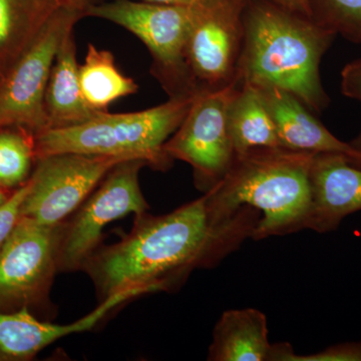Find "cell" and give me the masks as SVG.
I'll return each instance as SVG.
<instances>
[{
    "instance_id": "6da1fadb",
    "label": "cell",
    "mask_w": 361,
    "mask_h": 361,
    "mask_svg": "<svg viewBox=\"0 0 361 361\" xmlns=\"http://www.w3.org/2000/svg\"><path fill=\"white\" fill-rule=\"evenodd\" d=\"M237 245L211 229L204 195L165 215H135L129 234L99 247L82 270L102 301L130 289L154 293L169 290L194 268L210 264Z\"/></svg>"
},
{
    "instance_id": "7a4b0ae2",
    "label": "cell",
    "mask_w": 361,
    "mask_h": 361,
    "mask_svg": "<svg viewBox=\"0 0 361 361\" xmlns=\"http://www.w3.org/2000/svg\"><path fill=\"white\" fill-rule=\"evenodd\" d=\"M315 155L284 148H257L237 154L225 177L205 193L211 229L219 232L228 227L246 207L260 214L253 239L306 229Z\"/></svg>"
},
{
    "instance_id": "3957f363",
    "label": "cell",
    "mask_w": 361,
    "mask_h": 361,
    "mask_svg": "<svg viewBox=\"0 0 361 361\" xmlns=\"http://www.w3.org/2000/svg\"><path fill=\"white\" fill-rule=\"evenodd\" d=\"M276 4H257L244 13L237 80L279 87L320 113L329 104L320 63L336 35L312 18Z\"/></svg>"
},
{
    "instance_id": "277c9868",
    "label": "cell",
    "mask_w": 361,
    "mask_h": 361,
    "mask_svg": "<svg viewBox=\"0 0 361 361\" xmlns=\"http://www.w3.org/2000/svg\"><path fill=\"white\" fill-rule=\"evenodd\" d=\"M194 97H170L166 103L134 113L103 111L87 122L35 135L37 160L54 154L116 157L142 160L155 170L167 171L173 160L164 151Z\"/></svg>"
},
{
    "instance_id": "5b68a950",
    "label": "cell",
    "mask_w": 361,
    "mask_h": 361,
    "mask_svg": "<svg viewBox=\"0 0 361 361\" xmlns=\"http://www.w3.org/2000/svg\"><path fill=\"white\" fill-rule=\"evenodd\" d=\"M196 6L113 0L90 4L84 16L110 21L139 37L151 54L152 75L168 96L194 97L196 92L185 61V45Z\"/></svg>"
},
{
    "instance_id": "8992f818",
    "label": "cell",
    "mask_w": 361,
    "mask_h": 361,
    "mask_svg": "<svg viewBox=\"0 0 361 361\" xmlns=\"http://www.w3.org/2000/svg\"><path fill=\"white\" fill-rule=\"evenodd\" d=\"M146 161L127 160L111 169L97 190L68 221L59 227V271L82 270L99 247L106 225L129 214L148 212L149 206L140 187V172Z\"/></svg>"
},
{
    "instance_id": "52a82bcc",
    "label": "cell",
    "mask_w": 361,
    "mask_h": 361,
    "mask_svg": "<svg viewBox=\"0 0 361 361\" xmlns=\"http://www.w3.org/2000/svg\"><path fill=\"white\" fill-rule=\"evenodd\" d=\"M84 18L82 11L59 6L4 75L0 82V129L14 126L35 135L47 129L44 96L52 66L66 33Z\"/></svg>"
},
{
    "instance_id": "ba28073f",
    "label": "cell",
    "mask_w": 361,
    "mask_h": 361,
    "mask_svg": "<svg viewBox=\"0 0 361 361\" xmlns=\"http://www.w3.org/2000/svg\"><path fill=\"white\" fill-rule=\"evenodd\" d=\"M238 82L224 89L199 92L177 130L164 145L173 161L189 164L198 190L210 191L227 174L235 153L227 111Z\"/></svg>"
},
{
    "instance_id": "9c48e42d",
    "label": "cell",
    "mask_w": 361,
    "mask_h": 361,
    "mask_svg": "<svg viewBox=\"0 0 361 361\" xmlns=\"http://www.w3.org/2000/svg\"><path fill=\"white\" fill-rule=\"evenodd\" d=\"M242 8V0H206L197 4L185 45V61L196 94L238 82Z\"/></svg>"
},
{
    "instance_id": "30bf717a",
    "label": "cell",
    "mask_w": 361,
    "mask_h": 361,
    "mask_svg": "<svg viewBox=\"0 0 361 361\" xmlns=\"http://www.w3.org/2000/svg\"><path fill=\"white\" fill-rule=\"evenodd\" d=\"M21 217L42 226L61 224L78 210L106 174L125 159L54 154L37 159Z\"/></svg>"
},
{
    "instance_id": "8fae6325",
    "label": "cell",
    "mask_w": 361,
    "mask_h": 361,
    "mask_svg": "<svg viewBox=\"0 0 361 361\" xmlns=\"http://www.w3.org/2000/svg\"><path fill=\"white\" fill-rule=\"evenodd\" d=\"M59 227L20 217L0 250V311L47 302L59 271Z\"/></svg>"
},
{
    "instance_id": "7c38bea8",
    "label": "cell",
    "mask_w": 361,
    "mask_h": 361,
    "mask_svg": "<svg viewBox=\"0 0 361 361\" xmlns=\"http://www.w3.org/2000/svg\"><path fill=\"white\" fill-rule=\"evenodd\" d=\"M142 294L140 289H130L108 297L90 314L70 324L40 322L26 306L9 312L0 311V361L32 360L63 337L94 329L121 304Z\"/></svg>"
},
{
    "instance_id": "4fadbf2b",
    "label": "cell",
    "mask_w": 361,
    "mask_h": 361,
    "mask_svg": "<svg viewBox=\"0 0 361 361\" xmlns=\"http://www.w3.org/2000/svg\"><path fill=\"white\" fill-rule=\"evenodd\" d=\"M311 207L306 229L334 231L361 211V168L341 154H316L310 171Z\"/></svg>"
},
{
    "instance_id": "5bb4252c",
    "label": "cell",
    "mask_w": 361,
    "mask_h": 361,
    "mask_svg": "<svg viewBox=\"0 0 361 361\" xmlns=\"http://www.w3.org/2000/svg\"><path fill=\"white\" fill-rule=\"evenodd\" d=\"M254 87L275 123L282 148L312 154H341L361 168L360 154L350 144L332 135L293 94L271 85Z\"/></svg>"
},
{
    "instance_id": "9a60e30c",
    "label": "cell",
    "mask_w": 361,
    "mask_h": 361,
    "mask_svg": "<svg viewBox=\"0 0 361 361\" xmlns=\"http://www.w3.org/2000/svg\"><path fill=\"white\" fill-rule=\"evenodd\" d=\"M73 30L59 47L44 96L47 129H61L87 122L103 111L92 110L80 89Z\"/></svg>"
},
{
    "instance_id": "2e32d148",
    "label": "cell",
    "mask_w": 361,
    "mask_h": 361,
    "mask_svg": "<svg viewBox=\"0 0 361 361\" xmlns=\"http://www.w3.org/2000/svg\"><path fill=\"white\" fill-rule=\"evenodd\" d=\"M267 318L254 308L225 311L213 331L210 361H270Z\"/></svg>"
},
{
    "instance_id": "e0dca14e",
    "label": "cell",
    "mask_w": 361,
    "mask_h": 361,
    "mask_svg": "<svg viewBox=\"0 0 361 361\" xmlns=\"http://www.w3.org/2000/svg\"><path fill=\"white\" fill-rule=\"evenodd\" d=\"M227 120L236 155L252 149L282 148L275 123L253 85H237L228 106Z\"/></svg>"
},
{
    "instance_id": "ac0fdd59",
    "label": "cell",
    "mask_w": 361,
    "mask_h": 361,
    "mask_svg": "<svg viewBox=\"0 0 361 361\" xmlns=\"http://www.w3.org/2000/svg\"><path fill=\"white\" fill-rule=\"evenodd\" d=\"M59 6V0H0V63L8 71Z\"/></svg>"
},
{
    "instance_id": "d6986e66",
    "label": "cell",
    "mask_w": 361,
    "mask_h": 361,
    "mask_svg": "<svg viewBox=\"0 0 361 361\" xmlns=\"http://www.w3.org/2000/svg\"><path fill=\"white\" fill-rule=\"evenodd\" d=\"M80 89L92 110L108 111V106L139 90L133 78L126 77L116 65L111 51L89 44L87 56L78 70Z\"/></svg>"
},
{
    "instance_id": "ffe728a7",
    "label": "cell",
    "mask_w": 361,
    "mask_h": 361,
    "mask_svg": "<svg viewBox=\"0 0 361 361\" xmlns=\"http://www.w3.org/2000/svg\"><path fill=\"white\" fill-rule=\"evenodd\" d=\"M4 128L0 129V188H20L37 160L35 135L21 127Z\"/></svg>"
},
{
    "instance_id": "44dd1931",
    "label": "cell",
    "mask_w": 361,
    "mask_h": 361,
    "mask_svg": "<svg viewBox=\"0 0 361 361\" xmlns=\"http://www.w3.org/2000/svg\"><path fill=\"white\" fill-rule=\"evenodd\" d=\"M323 6L322 13L313 20L361 44V0H323Z\"/></svg>"
},
{
    "instance_id": "7402d4cb",
    "label": "cell",
    "mask_w": 361,
    "mask_h": 361,
    "mask_svg": "<svg viewBox=\"0 0 361 361\" xmlns=\"http://www.w3.org/2000/svg\"><path fill=\"white\" fill-rule=\"evenodd\" d=\"M270 361H361V341L344 342L310 355H297L288 343L272 345Z\"/></svg>"
},
{
    "instance_id": "603a6c76",
    "label": "cell",
    "mask_w": 361,
    "mask_h": 361,
    "mask_svg": "<svg viewBox=\"0 0 361 361\" xmlns=\"http://www.w3.org/2000/svg\"><path fill=\"white\" fill-rule=\"evenodd\" d=\"M30 182L18 188L9 197L8 200L0 206V250L13 232L21 217V206L30 191Z\"/></svg>"
},
{
    "instance_id": "cb8c5ba5",
    "label": "cell",
    "mask_w": 361,
    "mask_h": 361,
    "mask_svg": "<svg viewBox=\"0 0 361 361\" xmlns=\"http://www.w3.org/2000/svg\"><path fill=\"white\" fill-rule=\"evenodd\" d=\"M341 92L349 99L361 104V58L350 61L341 71ZM361 156V130L357 137L349 142Z\"/></svg>"
},
{
    "instance_id": "d4e9b609",
    "label": "cell",
    "mask_w": 361,
    "mask_h": 361,
    "mask_svg": "<svg viewBox=\"0 0 361 361\" xmlns=\"http://www.w3.org/2000/svg\"><path fill=\"white\" fill-rule=\"evenodd\" d=\"M280 6L294 13L303 14V16L312 18L311 13L310 0H273Z\"/></svg>"
},
{
    "instance_id": "484cf974",
    "label": "cell",
    "mask_w": 361,
    "mask_h": 361,
    "mask_svg": "<svg viewBox=\"0 0 361 361\" xmlns=\"http://www.w3.org/2000/svg\"><path fill=\"white\" fill-rule=\"evenodd\" d=\"M61 2V6L70 7V8L77 9V11L85 13V9L90 6V4H94L96 0H59Z\"/></svg>"
},
{
    "instance_id": "4316f807",
    "label": "cell",
    "mask_w": 361,
    "mask_h": 361,
    "mask_svg": "<svg viewBox=\"0 0 361 361\" xmlns=\"http://www.w3.org/2000/svg\"><path fill=\"white\" fill-rule=\"evenodd\" d=\"M154 4H167V6H193L206 0H145Z\"/></svg>"
},
{
    "instance_id": "83f0119b",
    "label": "cell",
    "mask_w": 361,
    "mask_h": 361,
    "mask_svg": "<svg viewBox=\"0 0 361 361\" xmlns=\"http://www.w3.org/2000/svg\"><path fill=\"white\" fill-rule=\"evenodd\" d=\"M9 197H11V195L7 194L4 189L0 188V206L4 205L8 200Z\"/></svg>"
},
{
    "instance_id": "f1b7e54d",
    "label": "cell",
    "mask_w": 361,
    "mask_h": 361,
    "mask_svg": "<svg viewBox=\"0 0 361 361\" xmlns=\"http://www.w3.org/2000/svg\"><path fill=\"white\" fill-rule=\"evenodd\" d=\"M2 78H2L1 75H0V82H1Z\"/></svg>"
}]
</instances>
